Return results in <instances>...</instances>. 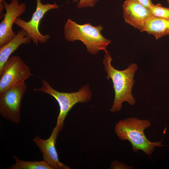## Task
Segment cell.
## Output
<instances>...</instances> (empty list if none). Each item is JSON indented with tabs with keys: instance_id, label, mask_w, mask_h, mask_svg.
<instances>
[{
	"instance_id": "obj_2",
	"label": "cell",
	"mask_w": 169,
	"mask_h": 169,
	"mask_svg": "<svg viewBox=\"0 0 169 169\" xmlns=\"http://www.w3.org/2000/svg\"><path fill=\"white\" fill-rule=\"evenodd\" d=\"M151 124L148 120L129 118L120 120L115 124L114 130L120 140L130 142L134 152L141 150L150 156L156 147L164 146L162 144V140L152 142L146 137L144 130L149 127Z\"/></svg>"
},
{
	"instance_id": "obj_5",
	"label": "cell",
	"mask_w": 169,
	"mask_h": 169,
	"mask_svg": "<svg viewBox=\"0 0 169 169\" xmlns=\"http://www.w3.org/2000/svg\"><path fill=\"white\" fill-rule=\"evenodd\" d=\"M32 76L29 67L19 57H10L0 71V94Z\"/></svg>"
},
{
	"instance_id": "obj_18",
	"label": "cell",
	"mask_w": 169,
	"mask_h": 169,
	"mask_svg": "<svg viewBox=\"0 0 169 169\" xmlns=\"http://www.w3.org/2000/svg\"><path fill=\"white\" fill-rule=\"evenodd\" d=\"M5 0H0V19H2L4 17L5 14L3 13V10L5 8L4 7L2 3L3 1Z\"/></svg>"
},
{
	"instance_id": "obj_4",
	"label": "cell",
	"mask_w": 169,
	"mask_h": 169,
	"mask_svg": "<svg viewBox=\"0 0 169 169\" xmlns=\"http://www.w3.org/2000/svg\"><path fill=\"white\" fill-rule=\"evenodd\" d=\"M39 88H34V92L40 91L53 97L57 101L59 107V113L55 126L60 131L62 130L64 122L68 113L72 108L78 103H84L90 100L92 93L89 85L81 87L76 92L67 93L58 91L50 85L49 83L42 79Z\"/></svg>"
},
{
	"instance_id": "obj_11",
	"label": "cell",
	"mask_w": 169,
	"mask_h": 169,
	"mask_svg": "<svg viewBox=\"0 0 169 169\" xmlns=\"http://www.w3.org/2000/svg\"><path fill=\"white\" fill-rule=\"evenodd\" d=\"M32 40L23 29L18 31L15 37L0 47V71L10 55L22 44H28Z\"/></svg>"
},
{
	"instance_id": "obj_10",
	"label": "cell",
	"mask_w": 169,
	"mask_h": 169,
	"mask_svg": "<svg viewBox=\"0 0 169 169\" xmlns=\"http://www.w3.org/2000/svg\"><path fill=\"white\" fill-rule=\"evenodd\" d=\"M122 7L125 22L140 30L147 21L153 16L149 8L136 0H126Z\"/></svg>"
},
{
	"instance_id": "obj_19",
	"label": "cell",
	"mask_w": 169,
	"mask_h": 169,
	"mask_svg": "<svg viewBox=\"0 0 169 169\" xmlns=\"http://www.w3.org/2000/svg\"><path fill=\"white\" fill-rule=\"evenodd\" d=\"M167 2L169 4V0H167Z\"/></svg>"
},
{
	"instance_id": "obj_9",
	"label": "cell",
	"mask_w": 169,
	"mask_h": 169,
	"mask_svg": "<svg viewBox=\"0 0 169 169\" xmlns=\"http://www.w3.org/2000/svg\"><path fill=\"white\" fill-rule=\"evenodd\" d=\"M60 131L55 127L48 139L44 140L37 136L33 141L40 149L43 160L54 169H70L67 165L59 161L56 149L55 144Z\"/></svg>"
},
{
	"instance_id": "obj_12",
	"label": "cell",
	"mask_w": 169,
	"mask_h": 169,
	"mask_svg": "<svg viewBox=\"0 0 169 169\" xmlns=\"http://www.w3.org/2000/svg\"><path fill=\"white\" fill-rule=\"evenodd\" d=\"M140 31L151 34L158 39L169 34V19L153 16L147 21Z\"/></svg>"
},
{
	"instance_id": "obj_16",
	"label": "cell",
	"mask_w": 169,
	"mask_h": 169,
	"mask_svg": "<svg viewBox=\"0 0 169 169\" xmlns=\"http://www.w3.org/2000/svg\"><path fill=\"white\" fill-rule=\"evenodd\" d=\"M133 168L132 166H128L123 163L115 160L111 162L110 169H131Z\"/></svg>"
},
{
	"instance_id": "obj_7",
	"label": "cell",
	"mask_w": 169,
	"mask_h": 169,
	"mask_svg": "<svg viewBox=\"0 0 169 169\" xmlns=\"http://www.w3.org/2000/svg\"><path fill=\"white\" fill-rule=\"evenodd\" d=\"M36 7L31 19L27 22L17 18L14 23L25 30L31 38L33 42L36 45L38 43H46L50 38L49 34H42L39 31V24L45 13L51 9H58L59 6L54 3L53 4H43L41 0H36Z\"/></svg>"
},
{
	"instance_id": "obj_17",
	"label": "cell",
	"mask_w": 169,
	"mask_h": 169,
	"mask_svg": "<svg viewBox=\"0 0 169 169\" xmlns=\"http://www.w3.org/2000/svg\"><path fill=\"white\" fill-rule=\"evenodd\" d=\"M141 4L149 9L150 8L153 4L152 0H136Z\"/></svg>"
},
{
	"instance_id": "obj_14",
	"label": "cell",
	"mask_w": 169,
	"mask_h": 169,
	"mask_svg": "<svg viewBox=\"0 0 169 169\" xmlns=\"http://www.w3.org/2000/svg\"><path fill=\"white\" fill-rule=\"evenodd\" d=\"M149 10L154 16L169 19V8L164 7L160 4H153Z\"/></svg>"
},
{
	"instance_id": "obj_6",
	"label": "cell",
	"mask_w": 169,
	"mask_h": 169,
	"mask_svg": "<svg viewBox=\"0 0 169 169\" xmlns=\"http://www.w3.org/2000/svg\"><path fill=\"white\" fill-rule=\"evenodd\" d=\"M27 89L24 81L0 94V114L6 120L20 123L22 100Z\"/></svg>"
},
{
	"instance_id": "obj_13",
	"label": "cell",
	"mask_w": 169,
	"mask_h": 169,
	"mask_svg": "<svg viewBox=\"0 0 169 169\" xmlns=\"http://www.w3.org/2000/svg\"><path fill=\"white\" fill-rule=\"evenodd\" d=\"M13 156L15 163L9 167V169H54L44 160L40 161H23L16 156Z\"/></svg>"
},
{
	"instance_id": "obj_15",
	"label": "cell",
	"mask_w": 169,
	"mask_h": 169,
	"mask_svg": "<svg viewBox=\"0 0 169 169\" xmlns=\"http://www.w3.org/2000/svg\"><path fill=\"white\" fill-rule=\"evenodd\" d=\"M79 2L77 7L79 9L85 7H93L99 0H72L74 3Z\"/></svg>"
},
{
	"instance_id": "obj_3",
	"label": "cell",
	"mask_w": 169,
	"mask_h": 169,
	"mask_svg": "<svg viewBox=\"0 0 169 169\" xmlns=\"http://www.w3.org/2000/svg\"><path fill=\"white\" fill-rule=\"evenodd\" d=\"M103 28L102 25L95 26L90 23L79 24L68 19L64 27V35L69 41H81L86 46L88 52L96 54L100 50L106 52L107 47L111 42L101 34Z\"/></svg>"
},
{
	"instance_id": "obj_1",
	"label": "cell",
	"mask_w": 169,
	"mask_h": 169,
	"mask_svg": "<svg viewBox=\"0 0 169 169\" xmlns=\"http://www.w3.org/2000/svg\"><path fill=\"white\" fill-rule=\"evenodd\" d=\"M112 59L108 51L105 52L103 60V64L107 75V80L111 79L115 91L113 104L110 109L111 112L121 110L123 103L126 101L131 105H135L136 100L131 94V90L135 80L134 77L138 69L137 64L132 63L126 69L119 70L111 64Z\"/></svg>"
},
{
	"instance_id": "obj_8",
	"label": "cell",
	"mask_w": 169,
	"mask_h": 169,
	"mask_svg": "<svg viewBox=\"0 0 169 169\" xmlns=\"http://www.w3.org/2000/svg\"><path fill=\"white\" fill-rule=\"evenodd\" d=\"M2 3L6 13L0 23V47L15 37L16 34L12 30L13 25L16 18L25 12L26 8L25 3H19L18 0H12L9 4L4 1Z\"/></svg>"
}]
</instances>
